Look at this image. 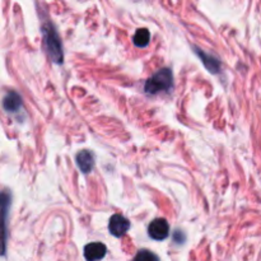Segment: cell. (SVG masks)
I'll return each mask as SVG.
<instances>
[{"label":"cell","mask_w":261,"mask_h":261,"mask_svg":"<svg viewBox=\"0 0 261 261\" xmlns=\"http://www.w3.org/2000/svg\"><path fill=\"white\" fill-rule=\"evenodd\" d=\"M76 165L83 173H89L94 166L93 154L88 150H82L76 155Z\"/></svg>","instance_id":"8992f818"},{"label":"cell","mask_w":261,"mask_h":261,"mask_svg":"<svg viewBox=\"0 0 261 261\" xmlns=\"http://www.w3.org/2000/svg\"><path fill=\"white\" fill-rule=\"evenodd\" d=\"M43 32V42H45L47 53L50 58L53 59L54 63L61 64L63 63V46H61L60 38H59L58 32L54 28L51 23H46L42 28Z\"/></svg>","instance_id":"6da1fadb"},{"label":"cell","mask_w":261,"mask_h":261,"mask_svg":"<svg viewBox=\"0 0 261 261\" xmlns=\"http://www.w3.org/2000/svg\"><path fill=\"white\" fill-rule=\"evenodd\" d=\"M130 229V222L129 219L125 218L121 214H115V216L111 217L109 224V231L112 236L122 237L124 234H126V232Z\"/></svg>","instance_id":"277c9868"},{"label":"cell","mask_w":261,"mask_h":261,"mask_svg":"<svg viewBox=\"0 0 261 261\" xmlns=\"http://www.w3.org/2000/svg\"><path fill=\"white\" fill-rule=\"evenodd\" d=\"M134 261H160L158 256L149 250H140L134 257Z\"/></svg>","instance_id":"30bf717a"},{"label":"cell","mask_w":261,"mask_h":261,"mask_svg":"<svg viewBox=\"0 0 261 261\" xmlns=\"http://www.w3.org/2000/svg\"><path fill=\"white\" fill-rule=\"evenodd\" d=\"M198 55L200 56L201 60H203V64L211 73H218L219 69H221V64H219V61L213 55H209V54L200 50H198Z\"/></svg>","instance_id":"ba28073f"},{"label":"cell","mask_w":261,"mask_h":261,"mask_svg":"<svg viewBox=\"0 0 261 261\" xmlns=\"http://www.w3.org/2000/svg\"><path fill=\"white\" fill-rule=\"evenodd\" d=\"M107 252L106 245L102 242H92L84 247V257L87 261H99L105 257Z\"/></svg>","instance_id":"5b68a950"},{"label":"cell","mask_w":261,"mask_h":261,"mask_svg":"<svg viewBox=\"0 0 261 261\" xmlns=\"http://www.w3.org/2000/svg\"><path fill=\"white\" fill-rule=\"evenodd\" d=\"M148 234L155 241H162L170 234V226L165 218H157L150 222L148 227Z\"/></svg>","instance_id":"3957f363"},{"label":"cell","mask_w":261,"mask_h":261,"mask_svg":"<svg viewBox=\"0 0 261 261\" xmlns=\"http://www.w3.org/2000/svg\"><path fill=\"white\" fill-rule=\"evenodd\" d=\"M150 33L147 28H139L133 37V42L137 47H145L149 43Z\"/></svg>","instance_id":"9c48e42d"},{"label":"cell","mask_w":261,"mask_h":261,"mask_svg":"<svg viewBox=\"0 0 261 261\" xmlns=\"http://www.w3.org/2000/svg\"><path fill=\"white\" fill-rule=\"evenodd\" d=\"M173 76L170 69L165 68L153 74L145 83V92L148 94H158L161 92H167L172 88Z\"/></svg>","instance_id":"7a4b0ae2"},{"label":"cell","mask_w":261,"mask_h":261,"mask_svg":"<svg viewBox=\"0 0 261 261\" xmlns=\"http://www.w3.org/2000/svg\"><path fill=\"white\" fill-rule=\"evenodd\" d=\"M4 109L8 112H15L22 106V98L15 92H9L4 98Z\"/></svg>","instance_id":"52a82bcc"}]
</instances>
